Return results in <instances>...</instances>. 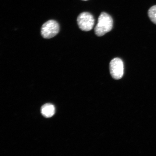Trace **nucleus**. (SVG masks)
I'll list each match as a JSON object with an SVG mask.
<instances>
[{"label": "nucleus", "instance_id": "4", "mask_svg": "<svg viewBox=\"0 0 156 156\" xmlns=\"http://www.w3.org/2000/svg\"><path fill=\"white\" fill-rule=\"evenodd\" d=\"M110 70L111 75L114 79H121L124 72V64L122 60L118 58L113 59L110 64Z\"/></svg>", "mask_w": 156, "mask_h": 156}, {"label": "nucleus", "instance_id": "2", "mask_svg": "<svg viewBox=\"0 0 156 156\" xmlns=\"http://www.w3.org/2000/svg\"><path fill=\"white\" fill-rule=\"evenodd\" d=\"M60 27L57 22L54 20H50L42 25L41 34L44 38L50 39L56 36L59 32Z\"/></svg>", "mask_w": 156, "mask_h": 156}, {"label": "nucleus", "instance_id": "6", "mask_svg": "<svg viewBox=\"0 0 156 156\" xmlns=\"http://www.w3.org/2000/svg\"><path fill=\"white\" fill-rule=\"evenodd\" d=\"M148 13L150 19L156 24V5L151 7L148 11Z\"/></svg>", "mask_w": 156, "mask_h": 156}, {"label": "nucleus", "instance_id": "3", "mask_svg": "<svg viewBox=\"0 0 156 156\" xmlns=\"http://www.w3.org/2000/svg\"><path fill=\"white\" fill-rule=\"evenodd\" d=\"M94 19L91 13L84 12L78 16L77 22L78 26L81 30L89 31L93 28L94 24Z\"/></svg>", "mask_w": 156, "mask_h": 156}, {"label": "nucleus", "instance_id": "5", "mask_svg": "<svg viewBox=\"0 0 156 156\" xmlns=\"http://www.w3.org/2000/svg\"><path fill=\"white\" fill-rule=\"evenodd\" d=\"M42 115L46 118H50L54 115L55 113V108L54 105L50 103H47L43 106L41 108Z\"/></svg>", "mask_w": 156, "mask_h": 156}, {"label": "nucleus", "instance_id": "7", "mask_svg": "<svg viewBox=\"0 0 156 156\" xmlns=\"http://www.w3.org/2000/svg\"><path fill=\"white\" fill-rule=\"evenodd\" d=\"M83 1H87V0H83Z\"/></svg>", "mask_w": 156, "mask_h": 156}, {"label": "nucleus", "instance_id": "1", "mask_svg": "<svg viewBox=\"0 0 156 156\" xmlns=\"http://www.w3.org/2000/svg\"><path fill=\"white\" fill-rule=\"evenodd\" d=\"M113 21L112 17L107 13L102 12L99 17L95 27V34L99 37L103 36L112 30Z\"/></svg>", "mask_w": 156, "mask_h": 156}]
</instances>
